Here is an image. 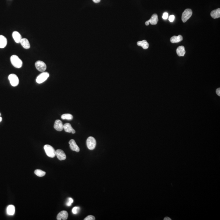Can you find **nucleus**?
<instances>
[{"mask_svg": "<svg viewBox=\"0 0 220 220\" xmlns=\"http://www.w3.org/2000/svg\"><path fill=\"white\" fill-rule=\"evenodd\" d=\"M55 156L60 160H64L66 159V155L62 150L58 149L55 151Z\"/></svg>", "mask_w": 220, "mask_h": 220, "instance_id": "nucleus-9", "label": "nucleus"}, {"mask_svg": "<svg viewBox=\"0 0 220 220\" xmlns=\"http://www.w3.org/2000/svg\"><path fill=\"white\" fill-rule=\"evenodd\" d=\"M69 144L70 145V147L72 151H75L76 152H79L80 151V148L76 144V142L74 139H71L69 141Z\"/></svg>", "mask_w": 220, "mask_h": 220, "instance_id": "nucleus-11", "label": "nucleus"}, {"mask_svg": "<svg viewBox=\"0 0 220 220\" xmlns=\"http://www.w3.org/2000/svg\"><path fill=\"white\" fill-rule=\"evenodd\" d=\"M158 21V18L157 14H155L151 16V19L149 21H147L145 23V25L146 26L149 25V23H151L152 25H155L157 24Z\"/></svg>", "mask_w": 220, "mask_h": 220, "instance_id": "nucleus-8", "label": "nucleus"}, {"mask_svg": "<svg viewBox=\"0 0 220 220\" xmlns=\"http://www.w3.org/2000/svg\"><path fill=\"white\" fill-rule=\"evenodd\" d=\"M35 66L38 71L40 72L45 71L47 68V66L45 63L42 61H37L35 63Z\"/></svg>", "mask_w": 220, "mask_h": 220, "instance_id": "nucleus-7", "label": "nucleus"}, {"mask_svg": "<svg viewBox=\"0 0 220 220\" xmlns=\"http://www.w3.org/2000/svg\"><path fill=\"white\" fill-rule=\"evenodd\" d=\"M183 38L181 35H179L177 36H173L170 38V42L172 43H178L181 41L183 40Z\"/></svg>", "mask_w": 220, "mask_h": 220, "instance_id": "nucleus-18", "label": "nucleus"}, {"mask_svg": "<svg viewBox=\"0 0 220 220\" xmlns=\"http://www.w3.org/2000/svg\"><path fill=\"white\" fill-rule=\"evenodd\" d=\"M137 45L139 46L142 47L144 49H147L149 47V44L146 40H143L137 42Z\"/></svg>", "mask_w": 220, "mask_h": 220, "instance_id": "nucleus-20", "label": "nucleus"}, {"mask_svg": "<svg viewBox=\"0 0 220 220\" xmlns=\"http://www.w3.org/2000/svg\"><path fill=\"white\" fill-rule=\"evenodd\" d=\"M49 74L47 72H43L40 74L36 78V81L38 84H41L45 81L48 79Z\"/></svg>", "mask_w": 220, "mask_h": 220, "instance_id": "nucleus-5", "label": "nucleus"}, {"mask_svg": "<svg viewBox=\"0 0 220 220\" xmlns=\"http://www.w3.org/2000/svg\"><path fill=\"white\" fill-rule=\"evenodd\" d=\"M80 210V207H75L73 208V209L72 210V211L73 214H78V212H79Z\"/></svg>", "mask_w": 220, "mask_h": 220, "instance_id": "nucleus-24", "label": "nucleus"}, {"mask_svg": "<svg viewBox=\"0 0 220 220\" xmlns=\"http://www.w3.org/2000/svg\"><path fill=\"white\" fill-rule=\"evenodd\" d=\"M20 43L24 49H29L30 47V45L29 41L27 38H22L20 42Z\"/></svg>", "mask_w": 220, "mask_h": 220, "instance_id": "nucleus-15", "label": "nucleus"}, {"mask_svg": "<svg viewBox=\"0 0 220 220\" xmlns=\"http://www.w3.org/2000/svg\"><path fill=\"white\" fill-rule=\"evenodd\" d=\"M11 63L13 66L16 68H20L23 65L22 61L17 55H12L10 58Z\"/></svg>", "mask_w": 220, "mask_h": 220, "instance_id": "nucleus-1", "label": "nucleus"}, {"mask_svg": "<svg viewBox=\"0 0 220 220\" xmlns=\"http://www.w3.org/2000/svg\"><path fill=\"white\" fill-rule=\"evenodd\" d=\"M54 128L57 131H61L63 130V124L62 121L59 119L55 121L54 125Z\"/></svg>", "mask_w": 220, "mask_h": 220, "instance_id": "nucleus-12", "label": "nucleus"}, {"mask_svg": "<svg viewBox=\"0 0 220 220\" xmlns=\"http://www.w3.org/2000/svg\"><path fill=\"white\" fill-rule=\"evenodd\" d=\"M7 39L4 36L0 35V48H4L7 45Z\"/></svg>", "mask_w": 220, "mask_h": 220, "instance_id": "nucleus-16", "label": "nucleus"}, {"mask_svg": "<svg viewBox=\"0 0 220 220\" xmlns=\"http://www.w3.org/2000/svg\"><path fill=\"white\" fill-rule=\"evenodd\" d=\"M1 113H0V116H1Z\"/></svg>", "mask_w": 220, "mask_h": 220, "instance_id": "nucleus-33", "label": "nucleus"}, {"mask_svg": "<svg viewBox=\"0 0 220 220\" xmlns=\"http://www.w3.org/2000/svg\"><path fill=\"white\" fill-rule=\"evenodd\" d=\"M8 79L10 83L13 87H16L19 85V79L18 76L14 74H11L8 76Z\"/></svg>", "mask_w": 220, "mask_h": 220, "instance_id": "nucleus-4", "label": "nucleus"}, {"mask_svg": "<svg viewBox=\"0 0 220 220\" xmlns=\"http://www.w3.org/2000/svg\"><path fill=\"white\" fill-rule=\"evenodd\" d=\"M63 129L65 132L68 133L71 132L72 133L74 134L76 132L75 130L72 127L71 125L69 123H66L63 125Z\"/></svg>", "mask_w": 220, "mask_h": 220, "instance_id": "nucleus-13", "label": "nucleus"}, {"mask_svg": "<svg viewBox=\"0 0 220 220\" xmlns=\"http://www.w3.org/2000/svg\"><path fill=\"white\" fill-rule=\"evenodd\" d=\"M12 37L14 41L17 43H20L21 40L22 39V37L19 33L16 31H14L12 33Z\"/></svg>", "mask_w": 220, "mask_h": 220, "instance_id": "nucleus-14", "label": "nucleus"}, {"mask_svg": "<svg viewBox=\"0 0 220 220\" xmlns=\"http://www.w3.org/2000/svg\"><path fill=\"white\" fill-rule=\"evenodd\" d=\"M61 118L62 119H67L68 120H70L73 119V116L70 114H64L61 116Z\"/></svg>", "mask_w": 220, "mask_h": 220, "instance_id": "nucleus-23", "label": "nucleus"}, {"mask_svg": "<svg viewBox=\"0 0 220 220\" xmlns=\"http://www.w3.org/2000/svg\"><path fill=\"white\" fill-rule=\"evenodd\" d=\"M164 220H171V219H170V218H168V217H166V218H165L164 219Z\"/></svg>", "mask_w": 220, "mask_h": 220, "instance_id": "nucleus-31", "label": "nucleus"}, {"mask_svg": "<svg viewBox=\"0 0 220 220\" xmlns=\"http://www.w3.org/2000/svg\"><path fill=\"white\" fill-rule=\"evenodd\" d=\"M68 217V213L66 211H60L57 216V220H66Z\"/></svg>", "mask_w": 220, "mask_h": 220, "instance_id": "nucleus-10", "label": "nucleus"}, {"mask_svg": "<svg viewBox=\"0 0 220 220\" xmlns=\"http://www.w3.org/2000/svg\"><path fill=\"white\" fill-rule=\"evenodd\" d=\"M168 13H167V12H165V13H164V14H163L162 18H163V19H164L166 20L168 19Z\"/></svg>", "mask_w": 220, "mask_h": 220, "instance_id": "nucleus-27", "label": "nucleus"}, {"mask_svg": "<svg viewBox=\"0 0 220 220\" xmlns=\"http://www.w3.org/2000/svg\"><path fill=\"white\" fill-rule=\"evenodd\" d=\"M192 14V11L190 9H187L182 14V21L183 23H185L191 17Z\"/></svg>", "mask_w": 220, "mask_h": 220, "instance_id": "nucleus-6", "label": "nucleus"}, {"mask_svg": "<svg viewBox=\"0 0 220 220\" xmlns=\"http://www.w3.org/2000/svg\"><path fill=\"white\" fill-rule=\"evenodd\" d=\"M2 117H0V122H1V121H2Z\"/></svg>", "mask_w": 220, "mask_h": 220, "instance_id": "nucleus-32", "label": "nucleus"}, {"mask_svg": "<svg viewBox=\"0 0 220 220\" xmlns=\"http://www.w3.org/2000/svg\"><path fill=\"white\" fill-rule=\"evenodd\" d=\"M216 94H217V95L218 96H220V88H218L217 89V90L216 91Z\"/></svg>", "mask_w": 220, "mask_h": 220, "instance_id": "nucleus-29", "label": "nucleus"}, {"mask_svg": "<svg viewBox=\"0 0 220 220\" xmlns=\"http://www.w3.org/2000/svg\"><path fill=\"white\" fill-rule=\"evenodd\" d=\"M93 1L95 3H99V2H100L101 1V0H93Z\"/></svg>", "mask_w": 220, "mask_h": 220, "instance_id": "nucleus-30", "label": "nucleus"}, {"mask_svg": "<svg viewBox=\"0 0 220 220\" xmlns=\"http://www.w3.org/2000/svg\"><path fill=\"white\" fill-rule=\"evenodd\" d=\"M211 16L214 19H218L220 17V9L214 10L211 12Z\"/></svg>", "mask_w": 220, "mask_h": 220, "instance_id": "nucleus-19", "label": "nucleus"}, {"mask_svg": "<svg viewBox=\"0 0 220 220\" xmlns=\"http://www.w3.org/2000/svg\"><path fill=\"white\" fill-rule=\"evenodd\" d=\"M73 202H74V200L72 198H68V201H67V203H66V205L68 206H71V205L72 204V203Z\"/></svg>", "mask_w": 220, "mask_h": 220, "instance_id": "nucleus-25", "label": "nucleus"}, {"mask_svg": "<svg viewBox=\"0 0 220 220\" xmlns=\"http://www.w3.org/2000/svg\"><path fill=\"white\" fill-rule=\"evenodd\" d=\"M85 220H95V217L92 215H89L84 219Z\"/></svg>", "mask_w": 220, "mask_h": 220, "instance_id": "nucleus-26", "label": "nucleus"}, {"mask_svg": "<svg viewBox=\"0 0 220 220\" xmlns=\"http://www.w3.org/2000/svg\"><path fill=\"white\" fill-rule=\"evenodd\" d=\"M87 146L89 150H93L94 149L96 145V139L93 137H89L87 139Z\"/></svg>", "mask_w": 220, "mask_h": 220, "instance_id": "nucleus-3", "label": "nucleus"}, {"mask_svg": "<svg viewBox=\"0 0 220 220\" xmlns=\"http://www.w3.org/2000/svg\"><path fill=\"white\" fill-rule=\"evenodd\" d=\"M175 17L173 15H171L170 16V17H169V21H170V22H172L175 19Z\"/></svg>", "mask_w": 220, "mask_h": 220, "instance_id": "nucleus-28", "label": "nucleus"}, {"mask_svg": "<svg viewBox=\"0 0 220 220\" xmlns=\"http://www.w3.org/2000/svg\"><path fill=\"white\" fill-rule=\"evenodd\" d=\"M46 154L49 157L53 158L55 156V151L52 146L49 145H45L44 147Z\"/></svg>", "mask_w": 220, "mask_h": 220, "instance_id": "nucleus-2", "label": "nucleus"}, {"mask_svg": "<svg viewBox=\"0 0 220 220\" xmlns=\"http://www.w3.org/2000/svg\"><path fill=\"white\" fill-rule=\"evenodd\" d=\"M15 208L13 205H10L7 208V212L9 215L12 216L15 214Z\"/></svg>", "mask_w": 220, "mask_h": 220, "instance_id": "nucleus-21", "label": "nucleus"}, {"mask_svg": "<svg viewBox=\"0 0 220 220\" xmlns=\"http://www.w3.org/2000/svg\"><path fill=\"white\" fill-rule=\"evenodd\" d=\"M177 53L179 56H183L185 53V47L183 46H181L177 48Z\"/></svg>", "mask_w": 220, "mask_h": 220, "instance_id": "nucleus-17", "label": "nucleus"}, {"mask_svg": "<svg viewBox=\"0 0 220 220\" xmlns=\"http://www.w3.org/2000/svg\"><path fill=\"white\" fill-rule=\"evenodd\" d=\"M34 173L37 176L39 177H43L46 174V172H45L39 169H37L35 170Z\"/></svg>", "mask_w": 220, "mask_h": 220, "instance_id": "nucleus-22", "label": "nucleus"}]
</instances>
